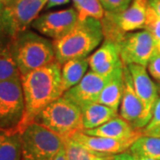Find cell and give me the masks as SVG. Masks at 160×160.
<instances>
[{"instance_id": "8992f818", "label": "cell", "mask_w": 160, "mask_h": 160, "mask_svg": "<svg viewBox=\"0 0 160 160\" xmlns=\"http://www.w3.org/2000/svg\"><path fill=\"white\" fill-rule=\"evenodd\" d=\"M146 19V0H132L130 6L120 12H105L104 17L101 20L104 40L119 44L126 33L145 29Z\"/></svg>"}, {"instance_id": "7402d4cb", "label": "cell", "mask_w": 160, "mask_h": 160, "mask_svg": "<svg viewBox=\"0 0 160 160\" xmlns=\"http://www.w3.org/2000/svg\"><path fill=\"white\" fill-rule=\"evenodd\" d=\"M128 150L137 158L145 157L160 160V137L142 135L132 144Z\"/></svg>"}, {"instance_id": "7c38bea8", "label": "cell", "mask_w": 160, "mask_h": 160, "mask_svg": "<svg viewBox=\"0 0 160 160\" xmlns=\"http://www.w3.org/2000/svg\"><path fill=\"white\" fill-rule=\"evenodd\" d=\"M109 78H105L92 70L86 72L78 84L64 92L63 97L76 104L81 110L98 102Z\"/></svg>"}, {"instance_id": "ac0fdd59", "label": "cell", "mask_w": 160, "mask_h": 160, "mask_svg": "<svg viewBox=\"0 0 160 160\" xmlns=\"http://www.w3.org/2000/svg\"><path fill=\"white\" fill-rule=\"evenodd\" d=\"M124 90V69H118L109 77L105 86L98 98V103L118 110Z\"/></svg>"}, {"instance_id": "d590c367", "label": "cell", "mask_w": 160, "mask_h": 160, "mask_svg": "<svg viewBox=\"0 0 160 160\" xmlns=\"http://www.w3.org/2000/svg\"><path fill=\"white\" fill-rule=\"evenodd\" d=\"M158 92H159V93H160V85L158 86Z\"/></svg>"}, {"instance_id": "6da1fadb", "label": "cell", "mask_w": 160, "mask_h": 160, "mask_svg": "<svg viewBox=\"0 0 160 160\" xmlns=\"http://www.w3.org/2000/svg\"><path fill=\"white\" fill-rule=\"evenodd\" d=\"M62 64L54 61L43 68L22 76L25 109L17 131L22 132L50 103L64 93L61 75Z\"/></svg>"}, {"instance_id": "f546056e", "label": "cell", "mask_w": 160, "mask_h": 160, "mask_svg": "<svg viewBox=\"0 0 160 160\" xmlns=\"http://www.w3.org/2000/svg\"><path fill=\"white\" fill-rule=\"evenodd\" d=\"M147 5L151 7L160 17V0H146Z\"/></svg>"}, {"instance_id": "3957f363", "label": "cell", "mask_w": 160, "mask_h": 160, "mask_svg": "<svg viewBox=\"0 0 160 160\" xmlns=\"http://www.w3.org/2000/svg\"><path fill=\"white\" fill-rule=\"evenodd\" d=\"M12 52L21 76L56 61L52 42L29 29L13 38Z\"/></svg>"}, {"instance_id": "8fae6325", "label": "cell", "mask_w": 160, "mask_h": 160, "mask_svg": "<svg viewBox=\"0 0 160 160\" xmlns=\"http://www.w3.org/2000/svg\"><path fill=\"white\" fill-rule=\"evenodd\" d=\"M78 22V12L75 7H70L40 15L31 23V27L41 35L57 40L70 32Z\"/></svg>"}, {"instance_id": "8d00e7d4", "label": "cell", "mask_w": 160, "mask_h": 160, "mask_svg": "<svg viewBox=\"0 0 160 160\" xmlns=\"http://www.w3.org/2000/svg\"><path fill=\"white\" fill-rule=\"evenodd\" d=\"M72 1H73V2H75V1H76V0H72Z\"/></svg>"}, {"instance_id": "d6986e66", "label": "cell", "mask_w": 160, "mask_h": 160, "mask_svg": "<svg viewBox=\"0 0 160 160\" xmlns=\"http://www.w3.org/2000/svg\"><path fill=\"white\" fill-rule=\"evenodd\" d=\"M83 130L93 129L101 126L113 118L118 116V110L101 103H92L82 110Z\"/></svg>"}, {"instance_id": "836d02e7", "label": "cell", "mask_w": 160, "mask_h": 160, "mask_svg": "<svg viewBox=\"0 0 160 160\" xmlns=\"http://www.w3.org/2000/svg\"><path fill=\"white\" fill-rule=\"evenodd\" d=\"M5 7H6V6H5L2 2H0V16H1V14H2L3 11H4Z\"/></svg>"}, {"instance_id": "d6a6232c", "label": "cell", "mask_w": 160, "mask_h": 160, "mask_svg": "<svg viewBox=\"0 0 160 160\" xmlns=\"http://www.w3.org/2000/svg\"><path fill=\"white\" fill-rule=\"evenodd\" d=\"M13 1H14V0H0V2H2V3H3V4H4L6 6L11 5Z\"/></svg>"}, {"instance_id": "ffe728a7", "label": "cell", "mask_w": 160, "mask_h": 160, "mask_svg": "<svg viewBox=\"0 0 160 160\" xmlns=\"http://www.w3.org/2000/svg\"><path fill=\"white\" fill-rule=\"evenodd\" d=\"M88 68L89 62L87 58L72 59L63 63L61 75L64 92L78 84L86 74Z\"/></svg>"}, {"instance_id": "277c9868", "label": "cell", "mask_w": 160, "mask_h": 160, "mask_svg": "<svg viewBox=\"0 0 160 160\" xmlns=\"http://www.w3.org/2000/svg\"><path fill=\"white\" fill-rule=\"evenodd\" d=\"M34 122L46 126L64 139L84 129L81 109L63 96L46 106L36 117Z\"/></svg>"}, {"instance_id": "f1b7e54d", "label": "cell", "mask_w": 160, "mask_h": 160, "mask_svg": "<svg viewBox=\"0 0 160 160\" xmlns=\"http://www.w3.org/2000/svg\"><path fill=\"white\" fill-rule=\"evenodd\" d=\"M112 160H139L134 157L133 155H132L130 152H123V153H120V154L116 155L114 157V158Z\"/></svg>"}, {"instance_id": "9c48e42d", "label": "cell", "mask_w": 160, "mask_h": 160, "mask_svg": "<svg viewBox=\"0 0 160 160\" xmlns=\"http://www.w3.org/2000/svg\"><path fill=\"white\" fill-rule=\"evenodd\" d=\"M119 47L123 64H138L147 67L149 59L157 49V45L152 35L143 29L126 33L119 42Z\"/></svg>"}, {"instance_id": "4316f807", "label": "cell", "mask_w": 160, "mask_h": 160, "mask_svg": "<svg viewBox=\"0 0 160 160\" xmlns=\"http://www.w3.org/2000/svg\"><path fill=\"white\" fill-rule=\"evenodd\" d=\"M132 0H101L105 11L109 12H120L130 6Z\"/></svg>"}, {"instance_id": "1f68e13d", "label": "cell", "mask_w": 160, "mask_h": 160, "mask_svg": "<svg viewBox=\"0 0 160 160\" xmlns=\"http://www.w3.org/2000/svg\"><path fill=\"white\" fill-rule=\"evenodd\" d=\"M53 160H67V156H66V150H65V145L62 149L59 151V153L56 155Z\"/></svg>"}, {"instance_id": "ba28073f", "label": "cell", "mask_w": 160, "mask_h": 160, "mask_svg": "<svg viewBox=\"0 0 160 160\" xmlns=\"http://www.w3.org/2000/svg\"><path fill=\"white\" fill-rule=\"evenodd\" d=\"M48 0H14L5 7L0 16L3 28L12 38L28 29L47 4Z\"/></svg>"}, {"instance_id": "7a4b0ae2", "label": "cell", "mask_w": 160, "mask_h": 160, "mask_svg": "<svg viewBox=\"0 0 160 160\" xmlns=\"http://www.w3.org/2000/svg\"><path fill=\"white\" fill-rule=\"evenodd\" d=\"M103 39L102 25L100 20L87 18L78 21L66 36L52 41L55 59L62 65L72 59L87 58Z\"/></svg>"}, {"instance_id": "e575fe53", "label": "cell", "mask_w": 160, "mask_h": 160, "mask_svg": "<svg viewBox=\"0 0 160 160\" xmlns=\"http://www.w3.org/2000/svg\"><path fill=\"white\" fill-rule=\"evenodd\" d=\"M139 160H157L154 158H145V157H142V158H139Z\"/></svg>"}, {"instance_id": "5b68a950", "label": "cell", "mask_w": 160, "mask_h": 160, "mask_svg": "<svg viewBox=\"0 0 160 160\" xmlns=\"http://www.w3.org/2000/svg\"><path fill=\"white\" fill-rule=\"evenodd\" d=\"M21 133L22 160H53L65 145V139L33 122Z\"/></svg>"}, {"instance_id": "30bf717a", "label": "cell", "mask_w": 160, "mask_h": 160, "mask_svg": "<svg viewBox=\"0 0 160 160\" xmlns=\"http://www.w3.org/2000/svg\"><path fill=\"white\" fill-rule=\"evenodd\" d=\"M124 69V90L120 102L119 116L126 120L134 129L141 130L148 125L150 118L141 99L134 90L132 79L127 66L123 64Z\"/></svg>"}, {"instance_id": "52a82bcc", "label": "cell", "mask_w": 160, "mask_h": 160, "mask_svg": "<svg viewBox=\"0 0 160 160\" xmlns=\"http://www.w3.org/2000/svg\"><path fill=\"white\" fill-rule=\"evenodd\" d=\"M24 109L22 77L0 80V129L17 131Z\"/></svg>"}, {"instance_id": "83f0119b", "label": "cell", "mask_w": 160, "mask_h": 160, "mask_svg": "<svg viewBox=\"0 0 160 160\" xmlns=\"http://www.w3.org/2000/svg\"><path fill=\"white\" fill-rule=\"evenodd\" d=\"M147 69L153 78L160 81V51L158 50V48L155 50L152 56L149 59Z\"/></svg>"}, {"instance_id": "e0dca14e", "label": "cell", "mask_w": 160, "mask_h": 160, "mask_svg": "<svg viewBox=\"0 0 160 160\" xmlns=\"http://www.w3.org/2000/svg\"><path fill=\"white\" fill-rule=\"evenodd\" d=\"M13 38L6 32L0 21V80L22 77L12 52Z\"/></svg>"}, {"instance_id": "74e56055", "label": "cell", "mask_w": 160, "mask_h": 160, "mask_svg": "<svg viewBox=\"0 0 160 160\" xmlns=\"http://www.w3.org/2000/svg\"><path fill=\"white\" fill-rule=\"evenodd\" d=\"M159 137H160V136H159Z\"/></svg>"}, {"instance_id": "d4e9b609", "label": "cell", "mask_w": 160, "mask_h": 160, "mask_svg": "<svg viewBox=\"0 0 160 160\" xmlns=\"http://www.w3.org/2000/svg\"><path fill=\"white\" fill-rule=\"evenodd\" d=\"M152 35L157 48L160 51V17L154 12V10L147 5V19L145 29Z\"/></svg>"}, {"instance_id": "4fadbf2b", "label": "cell", "mask_w": 160, "mask_h": 160, "mask_svg": "<svg viewBox=\"0 0 160 160\" xmlns=\"http://www.w3.org/2000/svg\"><path fill=\"white\" fill-rule=\"evenodd\" d=\"M87 59L91 70L105 78H109L123 67L119 44L109 40H104L102 46Z\"/></svg>"}, {"instance_id": "484cf974", "label": "cell", "mask_w": 160, "mask_h": 160, "mask_svg": "<svg viewBox=\"0 0 160 160\" xmlns=\"http://www.w3.org/2000/svg\"><path fill=\"white\" fill-rule=\"evenodd\" d=\"M142 133L143 135L149 136H160V98L155 103L151 118L142 129Z\"/></svg>"}, {"instance_id": "4dcf8cb0", "label": "cell", "mask_w": 160, "mask_h": 160, "mask_svg": "<svg viewBox=\"0 0 160 160\" xmlns=\"http://www.w3.org/2000/svg\"><path fill=\"white\" fill-rule=\"evenodd\" d=\"M69 2V0H48L46 6V9H49V8H52V7L62 6V5H65V4H68Z\"/></svg>"}, {"instance_id": "44dd1931", "label": "cell", "mask_w": 160, "mask_h": 160, "mask_svg": "<svg viewBox=\"0 0 160 160\" xmlns=\"http://www.w3.org/2000/svg\"><path fill=\"white\" fill-rule=\"evenodd\" d=\"M21 133L15 130L0 129V160H22Z\"/></svg>"}, {"instance_id": "cb8c5ba5", "label": "cell", "mask_w": 160, "mask_h": 160, "mask_svg": "<svg viewBox=\"0 0 160 160\" xmlns=\"http://www.w3.org/2000/svg\"><path fill=\"white\" fill-rule=\"evenodd\" d=\"M73 4L78 14V21H84L87 18L101 21L105 15L106 11L101 0H76Z\"/></svg>"}, {"instance_id": "5bb4252c", "label": "cell", "mask_w": 160, "mask_h": 160, "mask_svg": "<svg viewBox=\"0 0 160 160\" xmlns=\"http://www.w3.org/2000/svg\"><path fill=\"white\" fill-rule=\"evenodd\" d=\"M126 66L131 73L134 90L142 102L146 113L151 118L155 103L158 99V87L150 78L147 67L138 64H129Z\"/></svg>"}, {"instance_id": "2e32d148", "label": "cell", "mask_w": 160, "mask_h": 160, "mask_svg": "<svg viewBox=\"0 0 160 160\" xmlns=\"http://www.w3.org/2000/svg\"><path fill=\"white\" fill-rule=\"evenodd\" d=\"M88 135L111 138L117 140L138 139L143 135L142 131L136 130L123 118L117 116L105 124L93 129L83 130Z\"/></svg>"}, {"instance_id": "603a6c76", "label": "cell", "mask_w": 160, "mask_h": 160, "mask_svg": "<svg viewBox=\"0 0 160 160\" xmlns=\"http://www.w3.org/2000/svg\"><path fill=\"white\" fill-rule=\"evenodd\" d=\"M65 150L67 160H112L115 157L92 151L71 138L65 139Z\"/></svg>"}, {"instance_id": "9a60e30c", "label": "cell", "mask_w": 160, "mask_h": 160, "mask_svg": "<svg viewBox=\"0 0 160 160\" xmlns=\"http://www.w3.org/2000/svg\"><path fill=\"white\" fill-rule=\"evenodd\" d=\"M69 138L92 151L109 156H116L126 152L130 149L132 144L137 140H117L101 136H92L88 135L82 131L76 132Z\"/></svg>"}]
</instances>
